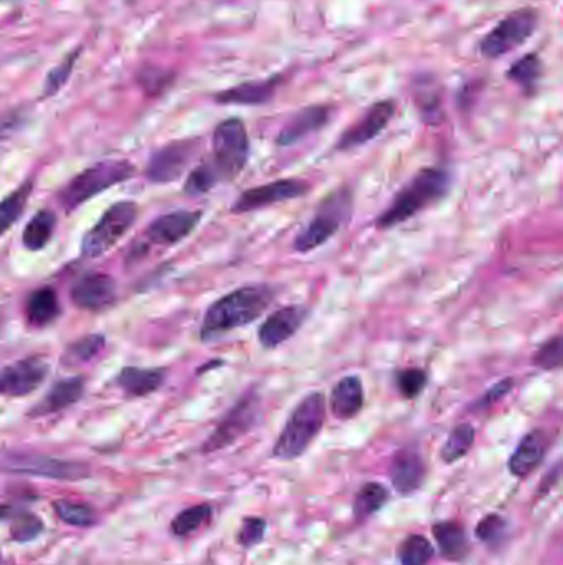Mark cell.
<instances>
[{
	"mask_svg": "<svg viewBox=\"0 0 563 565\" xmlns=\"http://www.w3.org/2000/svg\"><path fill=\"white\" fill-rule=\"evenodd\" d=\"M276 300V290L270 285H248L228 293L207 309L200 329V339L215 341L235 329L255 323Z\"/></svg>",
	"mask_w": 563,
	"mask_h": 565,
	"instance_id": "6da1fadb",
	"label": "cell"
},
{
	"mask_svg": "<svg viewBox=\"0 0 563 565\" xmlns=\"http://www.w3.org/2000/svg\"><path fill=\"white\" fill-rule=\"evenodd\" d=\"M453 177L443 167H425L403 187L388 209L377 217L375 227L379 230L397 227L415 215L438 204L450 194Z\"/></svg>",
	"mask_w": 563,
	"mask_h": 565,
	"instance_id": "7a4b0ae2",
	"label": "cell"
},
{
	"mask_svg": "<svg viewBox=\"0 0 563 565\" xmlns=\"http://www.w3.org/2000/svg\"><path fill=\"white\" fill-rule=\"evenodd\" d=\"M326 422V397L321 392L306 395L284 423L271 455L293 461L308 452Z\"/></svg>",
	"mask_w": 563,
	"mask_h": 565,
	"instance_id": "3957f363",
	"label": "cell"
},
{
	"mask_svg": "<svg viewBox=\"0 0 563 565\" xmlns=\"http://www.w3.org/2000/svg\"><path fill=\"white\" fill-rule=\"evenodd\" d=\"M134 172L136 169L129 161L109 159V161L96 162L95 166L80 172L63 187L62 192L58 194L60 205L67 214H70L109 187L129 181L134 176Z\"/></svg>",
	"mask_w": 563,
	"mask_h": 565,
	"instance_id": "277c9868",
	"label": "cell"
},
{
	"mask_svg": "<svg viewBox=\"0 0 563 565\" xmlns=\"http://www.w3.org/2000/svg\"><path fill=\"white\" fill-rule=\"evenodd\" d=\"M351 210V192L347 189L336 190L334 194L322 200L311 222L296 235L293 242L294 250L306 255L322 247L339 232L342 224L349 219Z\"/></svg>",
	"mask_w": 563,
	"mask_h": 565,
	"instance_id": "5b68a950",
	"label": "cell"
},
{
	"mask_svg": "<svg viewBox=\"0 0 563 565\" xmlns=\"http://www.w3.org/2000/svg\"><path fill=\"white\" fill-rule=\"evenodd\" d=\"M213 166L222 181H233L242 174L250 157V139L242 119H225L213 131Z\"/></svg>",
	"mask_w": 563,
	"mask_h": 565,
	"instance_id": "8992f818",
	"label": "cell"
},
{
	"mask_svg": "<svg viewBox=\"0 0 563 565\" xmlns=\"http://www.w3.org/2000/svg\"><path fill=\"white\" fill-rule=\"evenodd\" d=\"M0 471L53 481H81L91 475L86 463L38 453H4L0 455Z\"/></svg>",
	"mask_w": 563,
	"mask_h": 565,
	"instance_id": "52a82bcc",
	"label": "cell"
},
{
	"mask_svg": "<svg viewBox=\"0 0 563 565\" xmlns=\"http://www.w3.org/2000/svg\"><path fill=\"white\" fill-rule=\"evenodd\" d=\"M138 217V205L131 200L116 202L103 217L86 232L81 253L86 258H100L108 253L133 227Z\"/></svg>",
	"mask_w": 563,
	"mask_h": 565,
	"instance_id": "ba28073f",
	"label": "cell"
},
{
	"mask_svg": "<svg viewBox=\"0 0 563 565\" xmlns=\"http://www.w3.org/2000/svg\"><path fill=\"white\" fill-rule=\"evenodd\" d=\"M261 400L255 392H248L228 410V414L218 423L207 440L202 452L215 453L237 443L260 422Z\"/></svg>",
	"mask_w": 563,
	"mask_h": 565,
	"instance_id": "9c48e42d",
	"label": "cell"
},
{
	"mask_svg": "<svg viewBox=\"0 0 563 565\" xmlns=\"http://www.w3.org/2000/svg\"><path fill=\"white\" fill-rule=\"evenodd\" d=\"M537 22L539 15L534 9L512 12L484 37L481 42V53L488 58L504 57L524 45L534 35Z\"/></svg>",
	"mask_w": 563,
	"mask_h": 565,
	"instance_id": "30bf717a",
	"label": "cell"
},
{
	"mask_svg": "<svg viewBox=\"0 0 563 565\" xmlns=\"http://www.w3.org/2000/svg\"><path fill=\"white\" fill-rule=\"evenodd\" d=\"M200 139H182L174 141L164 148L157 149L147 164V179L152 184H169L184 176L190 162L199 152Z\"/></svg>",
	"mask_w": 563,
	"mask_h": 565,
	"instance_id": "8fae6325",
	"label": "cell"
},
{
	"mask_svg": "<svg viewBox=\"0 0 563 565\" xmlns=\"http://www.w3.org/2000/svg\"><path fill=\"white\" fill-rule=\"evenodd\" d=\"M309 184L303 179H280L265 186L251 187L240 194L232 205L233 214L242 215L270 205L289 202L308 194Z\"/></svg>",
	"mask_w": 563,
	"mask_h": 565,
	"instance_id": "7c38bea8",
	"label": "cell"
},
{
	"mask_svg": "<svg viewBox=\"0 0 563 565\" xmlns=\"http://www.w3.org/2000/svg\"><path fill=\"white\" fill-rule=\"evenodd\" d=\"M50 366L43 357L32 356L12 362L0 369V395L5 397H25L47 379Z\"/></svg>",
	"mask_w": 563,
	"mask_h": 565,
	"instance_id": "4fadbf2b",
	"label": "cell"
},
{
	"mask_svg": "<svg viewBox=\"0 0 563 565\" xmlns=\"http://www.w3.org/2000/svg\"><path fill=\"white\" fill-rule=\"evenodd\" d=\"M395 114V103L393 101H379L375 103L369 111L364 114V118L357 121L354 126L347 129L342 134L337 149L339 151H352V149L360 148L364 144L374 141L392 121Z\"/></svg>",
	"mask_w": 563,
	"mask_h": 565,
	"instance_id": "5bb4252c",
	"label": "cell"
},
{
	"mask_svg": "<svg viewBox=\"0 0 563 565\" xmlns=\"http://www.w3.org/2000/svg\"><path fill=\"white\" fill-rule=\"evenodd\" d=\"M118 288L113 276L106 273H88L81 276L71 288V301L85 311H103L116 301Z\"/></svg>",
	"mask_w": 563,
	"mask_h": 565,
	"instance_id": "9a60e30c",
	"label": "cell"
},
{
	"mask_svg": "<svg viewBox=\"0 0 563 565\" xmlns=\"http://www.w3.org/2000/svg\"><path fill=\"white\" fill-rule=\"evenodd\" d=\"M308 309L298 304L284 306L270 314L258 329V341L265 349H276L283 342L289 341L308 319Z\"/></svg>",
	"mask_w": 563,
	"mask_h": 565,
	"instance_id": "2e32d148",
	"label": "cell"
},
{
	"mask_svg": "<svg viewBox=\"0 0 563 565\" xmlns=\"http://www.w3.org/2000/svg\"><path fill=\"white\" fill-rule=\"evenodd\" d=\"M202 220L199 210H176L171 214L161 215L147 228V238L156 245L172 247L182 242L194 232Z\"/></svg>",
	"mask_w": 563,
	"mask_h": 565,
	"instance_id": "e0dca14e",
	"label": "cell"
},
{
	"mask_svg": "<svg viewBox=\"0 0 563 565\" xmlns=\"http://www.w3.org/2000/svg\"><path fill=\"white\" fill-rule=\"evenodd\" d=\"M426 478V465L417 448H402L392 458L390 481L393 490L402 496L415 493L422 488Z\"/></svg>",
	"mask_w": 563,
	"mask_h": 565,
	"instance_id": "ac0fdd59",
	"label": "cell"
},
{
	"mask_svg": "<svg viewBox=\"0 0 563 565\" xmlns=\"http://www.w3.org/2000/svg\"><path fill=\"white\" fill-rule=\"evenodd\" d=\"M547 448H549V435L540 428L530 430L527 435L522 437L521 442L507 461L509 473L516 478H521V480L532 475L542 465V461L547 455Z\"/></svg>",
	"mask_w": 563,
	"mask_h": 565,
	"instance_id": "d6986e66",
	"label": "cell"
},
{
	"mask_svg": "<svg viewBox=\"0 0 563 565\" xmlns=\"http://www.w3.org/2000/svg\"><path fill=\"white\" fill-rule=\"evenodd\" d=\"M85 390L86 380L83 377L58 380L57 384H53L52 389L48 390L42 402L30 410L29 415L37 418L62 412L71 405H75L76 402H80L81 397L85 395Z\"/></svg>",
	"mask_w": 563,
	"mask_h": 565,
	"instance_id": "ffe728a7",
	"label": "cell"
},
{
	"mask_svg": "<svg viewBox=\"0 0 563 565\" xmlns=\"http://www.w3.org/2000/svg\"><path fill=\"white\" fill-rule=\"evenodd\" d=\"M331 118V110L327 106H309L299 113L294 114L293 118L289 119L288 123L284 124L276 144L278 146H293L301 139L306 138L308 134L316 133L324 124Z\"/></svg>",
	"mask_w": 563,
	"mask_h": 565,
	"instance_id": "44dd1931",
	"label": "cell"
},
{
	"mask_svg": "<svg viewBox=\"0 0 563 565\" xmlns=\"http://www.w3.org/2000/svg\"><path fill=\"white\" fill-rule=\"evenodd\" d=\"M332 414L339 420H351L362 412L365 404L364 384L357 376L342 377L331 392Z\"/></svg>",
	"mask_w": 563,
	"mask_h": 565,
	"instance_id": "7402d4cb",
	"label": "cell"
},
{
	"mask_svg": "<svg viewBox=\"0 0 563 565\" xmlns=\"http://www.w3.org/2000/svg\"><path fill=\"white\" fill-rule=\"evenodd\" d=\"M281 80L278 76L263 81H248L233 86L215 96L220 105L258 106L265 105L276 95Z\"/></svg>",
	"mask_w": 563,
	"mask_h": 565,
	"instance_id": "603a6c76",
	"label": "cell"
},
{
	"mask_svg": "<svg viewBox=\"0 0 563 565\" xmlns=\"http://www.w3.org/2000/svg\"><path fill=\"white\" fill-rule=\"evenodd\" d=\"M433 537H435L441 556L446 561H464L471 551L468 534L464 531L463 524L456 523V521L436 523L433 526Z\"/></svg>",
	"mask_w": 563,
	"mask_h": 565,
	"instance_id": "cb8c5ba5",
	"label": "cell"
},
{
	"mask_svg": "<svg viewBox=\"0 0 563 565\" xmlns=\"http://www.w3.org/2000/svg\"><path fill=\"white\" fill-rule=\"evenodd\" d=\"M164 380H166L164 369L124 367L116 376V385L128 397H144L161 389Z\"/></svg>",
	"mask_w": 563,
	"mask_h": 565,
	"instance_id": "d4e9b609",
	"label": "cell"
},
{
	"mask_svg": "<svg viewBox=\"0 0 563 565\" xmlns=\"http://www.w3.org/2000/svg\"><path fill=\"white\" fill-rule=\"evenodd\" d=\"M62 313V306L58 301L57 291L50 286H42L35 290L27 300L25 314L30 326L34 328H45L52 324Z\"/></svg>",
	"mask_w": 563,
	"mask_h": 565,
	"instance_id": "484cf974",
	"label": "cell"
},
{
	"mask_svg": "<svg viewBox=\"0 0 563 565\" xmlns=\"http://www.w3.org/2000/svg\"><path fill=\"white\" fill-rule=\"evenodd\" d=\"M55 227H57V215L53 214L52 210H40L25 227L22 235L24 247L30 252H40L52 240Z\"/></svg>",
	"mask_w": 563,
	"mask_h": 565,
	"instance_id": "4316f807",
	"label": "cell"
},
{
	"mask_svg": "<svg viewBox=\"0 0 563 565\" xmlns=\"http://www.w3.org/2000/svg\"><path fill=\"white\" fill-rule=\"evenodd\" d=\"M390 499V491L382 483H365L354 498V518L357 521H367L375 513H379Z\"/></svg>",
	"mask_w": 563,
	"mask_h": 565,
	"instance_id": "83f0119b",
	"label": "cell"
},
{
	"mask_svg": "<svg viewBox=\"0 0 563 565\" xmlns=\"http://www.w3.org/2000/svg\"><path fill=\"white\" fill-rule=\"evenodd\" d=\"M34 189V182L25 181L19 189L0 200V237L9 232L12 225L19 222L24 214L25 205L29 202L30 194Z\"/></svg>",
	"mask_w": 563,
	"mask_h": 565,
	"instance_id": "f1b7e54d",
	"label": "cell"
},
{
	"mask_svg": "<svg viewBox=\"0 0 563 565\" xmlns=\"http://www.w3.org/2000/svg\"><path fill=\"white\" fill-rule=\"evenodd\" d=\"M474 438H476V430L473 425L459 423L451 430L445 445L441 448V460L445 461L446 465H453L456 461L461 460L473 448Z\"/></svg>",
	"mask_w": 563,
	"mask_h": 565,
	"instance_id": "f546056e",
	"label": "cell"
},
{
	"mask_svg": "<svg viewBox=\"0 0 563 565\" xmlns=\"http://www.w3.org/2000/svg\"><path fill=\"white\" fill-rule=\"evenodd\" d=\"M212 506L207 503L195 504L184 509L172 519L171 532L177 537H189L204 528L212 519Z\"/></svg>",
	"mask_w": 563,
	"mask_h": 565,
	"instance_id": "4dcf8cb0",
	"label": "cell"
},
{
	"mask_svg": "<svg viewBox=\"0 0 563 565\" xmlns=\"http://www.w3.org/2000/svg\"><path fill=\"white\" fill-rule=\"evenodd\" d=\"M53 511L63 523L75 526V528H93L98 523V513L91 508L90 504L73 503L68 499H57L53 501Z\"/></svg>",
	"mask_w": 563,
	"mask_h": 565,
	"instance_id": "1f68e13d",
	"label": "cell"
},
{
	"mask_svg": "<svg viewBox=\"0 0 563 565\" xmlns=\"http://www.w3.org/2000/svg\"><path fill=\"white\" fill-rule=\"evenodd\" d=\"M435 549L422 534H410L397 547L400 565H426L433 559Z\"/></svg>",
	"mask_w": 563,
	"mask_h": 565,
	"instance_id": "d6a6232c",
	"label": "cell"
},
{
	"mask_svg": "<svg viewBox=\"0 0 563 565\" xmlns=\"http://www.w3.org/2000/svg\"><path fill=\"white\" fill-rule=\"evenodd\" d=\"M106 339L101 334H90L85 338L78 339L63 354V366H80L86 362L93 361L96 356H100L105 349Z\"/></svg>",
	"mask_w": 563,
	"mask_h": 565,
	"instance_id": "836d02e7",
	"label": "cell"
},
{
	"mask_svg": "<svg viewBox=\"0 0 563 565\" xmlns=\"http://www.w3.org/2000/svg\"><path fill=\"white\" fill-rule=\"evenodd\" d=\"M540 76H542V60L535 53H529L526 57H522L521 60H517L512 65L511 70L507 72L509 80L514 81V83L522 86L527 91L534 90L537 81L540 80Z\"/></svg>",
	"mask_w": 563,
	"mask_h": 565,
	"instance_id": "e575fe53",
	"label": "cell"
},
{
	"mask_svg": "<svg viewBox=\"0 0 563 565\" xmlns=\"http://www.w3.org/2000/svg\"><path fill=\"white\" fill-rule=\"evenodd\" d=\"M45 529L42 519L37 514L27 513L20 509L19 513L12 518V528H10V539L19 544L32 542L42 534Z\"/></svg>",
	"mask_w": 563,
	"mask_h": 565,
	"instance_id": "d590c367",
	"label": "cell"
},
{
	"mask_svg": "<svg viewBox=\"0 0 563 565\" xmlns=\"http://www.w3.org/2000/svg\"><path fill=\"white\" fill-rule=\"evenodd\" d=\"M220 181L222 179L218 176L213 162H204V164L195 167L194 171L190 172L189 177H187L184 186L185 194L192 195V197L207 194Z\"/></svg>",
	"mask_w": 563,
	"mask_h": 565,
	"instance_id": "8d00e7d4",
	"label": "cell"
},
{
	"mask_svg": "<svg viewBox=\"0 0 563 565\" xmlns=\"http://www.w3.org/2000/svg\"><path fill=\"white\" fill-rule=\"evenodd\" d=\"M562 352V336H555L539 347V351L535 352L532 357V364L542 371H557L562 367Z\"/></svg>",
	"mask_w": 563,
	"mask_h": 565,
	"instance_id": "74e56055",
	"label": "cell"
},
{
	"mask_svg": "<svg viewBox=\"0 0 563 565\" xmlns=\"http://www.w3.org/2000/svg\"><path fill=\"white\" fill-rule=\"evenodd\" d=\"M428 384V376L423 369L408 367L397 374L398 392L407 400L417 399Z\"/></svg>",
	"mask_w": 563,
	"mask_h": 565,
	"instance_id": "f35d334b",
	"label": "cell"
},
{
	"mask_svg": "<svg viewBox=\"0 0 563 565\" xmlns=\"http://www.w3.org/2000/svg\"><path fill=\"white\" fill-rule=\"evenodd\" d=\"M506 531L507 519L501 516V514L491 513L479 521L478 526L474 529V534L481 542L497 544V542L504 539Z\"/></svg>",
	"mask_w": 563,
	"mask_h": 565,
	"instance_id": "ab89813d",
	"label": "cell"
},
{
	"mask_svg": "<svg viewBox=\"0 0 563 565\" xmlns=\"http://www.w3.org/2000/svg\"><path fill=\"white\" fill-rule=\"evenodd\" d=\"M78 57H80V50H75V52L70 53L60 65L53 68L52 72L48 73L45 86H43V95H57L58 91L62 90L68 78H70L73 68H75L76 58Z\"/></svg>",
	"mask_w": 563,
	"mask_h": 565,
	"instance_id": "60d3db41",
	"label": "cell"
},
{
	"mask_svg": "<svg viewBox=\"0 0 563 565\" xmlns=\"http://www.w3.org/2000/svg\"><path fill=\"white\" fill-rule=\"evenodd\" d=\"M266 531H268L266 519L260 516H248L243 519L240 531H238V544L243 549H253L265 539Z\"/></svg>",
	"mask_w": 563,
	"mask_h": 565,
	"instance_id": "b9f144b4",
	"label": "cell"
},
{
	"mask_svg": "<svg viewBox=\"0 0 563 565\" xmlns=\"http://www.w3.org/2000/svg\"><path fill=\"white\" fill-rule=\"evenodd\" d=\"M172 78H174L172 73L166 72L162 68L152 67L142 68L138 75L139 85L149 95H159V93H162L167 86L171 85Z\"/></svg>",
	"mask_w": 563,
	"mask_h": 565,
	"instance_id": "7bdbcfd3",
	"label": "cell"
},
{
	"mask_svg": "<svg viewBox=\"0 0 563 565\" xmlns=\"http://www.w3.org/2000/svg\"><path fill=\"white\" fill-rule=\"evenodd\" d=\"M512 387H514V379L511 377H506V379L499 380L497 384H494L491 389L479 397L476 402H474L473 410H486L491 407V405L496 404L499 400L504 399L509 392H511Z\"/></svg>",
	"mask_w": 563,
	"mask_h": 565,
	"instance_id": "ee69618b",
	"label": "cell"
},
{
	"mask_svg": "<svg viewBox=\"0 0 563 565\" xmlns=\"http://www.w3.org/2000/svg\"><path fill=\"white\" fill-rule=\"evenodd\" d=\"M19 511L20 508H17L15 504H0V523L14 518L15 514L19 513Z\"/></svg>",
	"mask_w": 563,
	"mask_h": 565,
	"instance_id": "f6af8a7d",
	"label": "cell"
},
{
	"mask_svg": "<svg viewBox=\"0 0 563 565\" xmlns=\"http://www.w3.org/2000/svg\"><path fill=\"white\" fill-rule=\"evenodd\" d=\"M0 565H2V552H0Z\"/></svg>",
	"mask_w": 563,
	"mask_h": 565,
	"instance_id": "bcb514c9",
	"label": "cell"
}]
</instances>
